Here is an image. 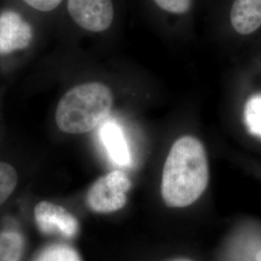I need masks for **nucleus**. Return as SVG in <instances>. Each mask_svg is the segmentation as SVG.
Masks as SVG:
<instances>
[{
  "label": "nucleus",
  "instance_id": "f257e3e1",
  "mask_svg": "<svg viewBox=\"0 0 261 261\" xmlns=\"http://www.w3.org/2000/svg\"><path fill=\"white\" fill-rule=\"evenodd\" d=\"M209 181L205 149L200 140L185 136L168 153L162 177V196L169 207H186L201 196Z\"/></svg>",
  "mask_w": 261,
  "mask_h": 261
},
{
  "label": "nucleus",
  "instance_id": "f03ea898",
  "mask_svg": "<svg viewBox=\"0 0 261 261\" xmlns=\"http://www.w3.org/2000/svg\"><path fill=\"white\" fill-rule=\"evenodd\" d=\"M111 89L100 83L80 84L66 92L56 112L57 127L67 134H84L107 120L112 111Z\"/></svg>",
  "mask_w": 261,
  "mask_h": 261
},
{
  "label": "nucleus",
  "instance_id": "7ed1b4c3",
  "mask_svg": "<svg viewBox=\"0 0 261 261\" xmlns=\"http://www.w3.org/2000/svg\"><path fill=\"white\" fill-rule=\"evenodd\" d=\"M132 187L130 178L121 170L99 178L88 190L86 201L97 213H111L123 208L127 202L126 194Z\"/></svg>",
  "mask_w": 261,
  "mask_h": 261
},
{
  "label": "nucleus",
  "instance_id": "20e7f679",
  "mask_svg": "<svg viewBox=\"0 0 261 261\" xmlns=\"http://www.w3.org/2000/svg\"><path fill=\"white\" fill-rule=\"evenodd\" d=\"M68 11L76 24L91 32L107 30L114 16L112 0H68Z\"/></svg>",
  "mask_w": 261,
  "mask_h": 261
},
{
  "label": "nucleus",
  "instance_id": "39448f33",
  "mask_svg": "<svg viewBox=\"0 0 261 261\" xmlns=\"http://www.w3.org/2000/svg\"><path fill=\"white\" fill-rule=\"evenodd\" d=\"M38 228L44 234H60L73 238L79 231V222L61 206L48 201H41L34 210Z\"/></svg>",
  "mask_w": 261,
  "mask_h": 261
},
{
  "label": "nucleus",
  "instance_id": "423d86ee",
  "mask_svg": "<svg viewBox=\"0 0 261 261\" xmlns=\"http://www.w3.org/2000/svg\"><path fill=\"white\" fill-rule=\"evenodd\" d=\"M33 37L31 25L15 11L0 13V56L28 47Z\"/></svg>",
  "mask_w": 261,
  "mask_h": 261
},
{
  "label": "nucleus",
  "instance_id": "0eeeda50",
  "mask_svg": "<svg viewBox=\"0 0 261 261\" xmlns=\"http://www.w3.org/2000/svg\"><path fill=\"white\" fill-rule=\"evenodd\" d=\"M99 134L110 158L118 166H129L130 149L120 125L114 120H106L101 124Z\"/></svg>",
  "mask_w": 261,
  "mask_h": 261
},
{
  "label": "nucleus",
  "instance_id": "6e6552de",
  "mask_svg": "<svg viewBox=\"0 0 261 261\" xmlns=\"http://www.w3.org/2000/svg\"><path fill=\"white\" fill-rule=\"evenodd\" d=\"M230 21L242 35L254 32L261 27V0H234Z\"/></svg>",
  "mask_w": 261,
  "mask_h": 261
},
{
  "label": "nucleus",
  "instance_id": "1a4fd4ad",
  "mask_svg": "<svg viewBox=\"0 0 261 261\" xmlns=\"http://www.w3.org/2000/svg\"><path fill=\"white\" fill-rule=\"evenodd\" d=\"M23 238L16 231H0V261H20Z\"/></svg>",
  "mask_w": 261,
  "mask_h": 261
},
{
  "label": "nucleus",
  "instance_id": "9d476101",
  "mask_svg": "<svg viewBox=\"0 0 261 261\" xmlns=\"http://www.w3.org/2000/svg\"><path fill=\"white\" fill-rule=\"evenodd\" d=\"M34 261H82L79 253L66 245H51L39 252Z\"/></svg>",
  "mask_w": 261,
  "mask_h": 261
},
{
  "label": "nucleus",
  "instance_id": "9b49d317",
  "mask_svg": "<svg viewBox=\"0 0 261 261\" xmlns=\"http://www.w3.org/2000/svg\"><path fill=\"white\" fill-rule=\"evenodd\" d=\"M244 116L249 132L261 138V94L254 95L248 100Z\"/></svg>",
  "mask_w": 261,
  "mask_h": 261
},
{
  "label": "nucleus",
  "instance_id": "f8f14e48",
  "mask_svg": "<svg viewBox=\"0 0 261 261\" xmlns=\"http://www.w3.org/2000/svg\"><path fill=\"white\" fill-rule=\"evenodd\" d=\"M18 184V174L10 164L0 162V206L14 193Z\"/></svg>",
  "mask_w": 261,
  "mask_h": 261
},
{
  "label": "nucleus",
  "instance_id": "ddd939ff",
  "mask_svg": "<svg viewBox=\"0 0 261 261\" xmlns=\"http://www.w3.org/2000/svg\"><path fill=\"white\" fill-rule=\"evenodd\" d=\"M161 9L168 13L182 15L187 13L191 6L192 0H154Z\"/></svg>",
  "mask_w": 261,
  "mask_h": 261
},
{
  "label": "nucleus",
  "instance_id": "4468645a",
  "mask_svg": "<svg viewBox=\"0 0 261 261\" xmlns=\"http://www.w3.org/2000/svg\"><path fill=\"white\" fill-rule=\"evenodd\" d=\"M29 6L34 9L48 12L56 9V7L61 3L62 0H23Z\"/></svg>",
  "mask_w": 261,
  "mask_h": 261
},
{
  "label": "nucleus",
  "instance_id": "2eb2a0df",
  "mask_svg": "<svg viewBox=\"0 0 261 261\" xmlns=\"http://www.w3.org/2000/svg\"><path fill=\"white\" fill-rule=\"evenodd\" d=\"M256 258H257V261H261V251L260 252H258V254H257Z\"/></svg>",
  "mask_w": 261,
  "mask_h": 261
},
{
  "label": "nucleus",
  "instance_id": "dca6fc26",
  "mask_svg": "<svg viewBox=\"0 0 261 261\" xmlns=\"http://www.w3.org/2000/svg\"><path fill=\"white\" fill-rule=\"evenodd\" d=\"M172 261H192L190 260V259H186V258H180V259H175V260Z\"/></svg>",
  "mask_w": 261,
  "mask_h": 261
}]
</instances>
